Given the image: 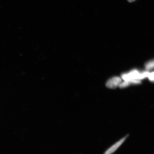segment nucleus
<instances>
[{"label": "nucleus", "mask_w": 154, "mask_h": 154, "mask_svg": "<svg viewBox=\"0 0 154 154\" xmlns=\"http://www.w3.org/2000/svg\"><path fill=\"white\" fill-rule=\"evenodd\" d=\"M141 73L138 72V70H134L131 71L130 72L123 74L121 77L124 81L141 80Z\"/></svg>", "instance_id": "obj_1"}, {"label": "nucleus", "mask_w": 154, "mask_h": 154, "mask_svg": "<svg viewBox=\"0 0 154 154\" xmlns=\"http://www.w3.org/2000/svg\"><path fill=\"white\" fill-rule=\"evenodd\" d=\"M122 82V79L119 77H114L108 81L106 86L109 88H115L119 86Z\"/></svg>", "instance_id": "obj_2"}, {"label": "nucleus", "mask_w": 154, "mask_h": 154, "mask_svg": "<svg viewBox=\"0 0 154 154\" xmlns=\"http://www.w3.org/2000/svg\"><path fill=\"white\" fill-rule=\"evenodd\" d=\"M128 137L127 136L125 137L124 138H122L118 142H116L110 148L107 150L105 153L106 154H110L116 151V150L122 145V144L124 143L126 138Z\"/></svg>", "instance_id": "obj_3"}, {"label": "nucleus", "mask_w": 154, "mask_h": 154, "mask_svg": "<svg viewBox=\"0 0 154 154\" xmlns=\"http://www.w3.org/2000/svg\"><path fill=\"white\" fill-rule=\"evenodd\" d=\"M145 67L147 70H151L154 69V60L146 63Z\"/></svg>", "instance_id": "obj_4"}, {"label": "nucleus", "mask_w": 154, "mask_h": 154, "mask_svg": "<svg viewBox=\"0 0 154 154\" xmlns=\"http://www.w3.org/2000/svg\"><path fill=\"white\" fill-rule=\"evenodd\" d=\"M131 83L130 82L128 81H124V82L121 83L119 87L120 88H124L127 87Z\"/></svg>", "instance_id": "obj_5"}, {"label": "nucleus", "mask_w": 154, "mask_h": 154, "mask_svg": "<svg viewBox=\"0 0 154 154\" xmlns=\"http://www.w3.org/2000/svg\"><path fill=\"white\" fill-rule=\"evenodd\" d=\"M149 80L151 82H154V72L149 73V76L148 77Z\"/></svg>", "instance_id": "obj_6"}, {"label": "nucleus", "mask_w": 154, "mask_h": 154, "mask_svg": "<svg viewBox=\"0 0 154 154\" xmlns=\"http://www.w3.org/2000/svg\"><path fill=\"white\" fill-rule=\"evenodd\" d=\"M129 2L131 3L133 2H134L135 1H136V0H127Z\"/></svg>", "instance_id": "obj_7"}]
</instances>
